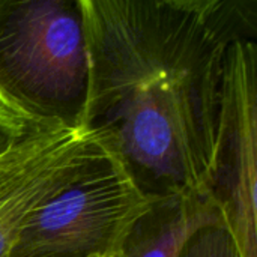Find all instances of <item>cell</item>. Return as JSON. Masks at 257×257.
<instances>
[{
    "label": "cell",
    "mask_w": 257,
    "mask_h": 257,
    "mask_svg": "<svg viewBox=\"0 0 257 257\" xmlns=\"http://www.w3.org/2000/svg\"><path fill=\"white\" fill-rule=\"evenodd\" d=\"M84 130L30 123L0 155V257H9L30 215L56 196L98 154Z\"/></svg>",
    "instance_id": "obj_5"
},
{
    "label": "cell",
    "mask_w": 257,
    "mask_h": 257,
    "mask_svg": "<svg viewBox=\"0 0 257 257\" xmlns=\"http://www.w3.org/2000/svg\"><path fill=\"white\" fill-rule=\"evenodd\" d=\"M241 257H257V42L235 41L226 56L211 175L205 188Z\"/></svg>",
    "instance_id": "obj_4"
},
{
    "label": "cell",
    "mask_w": 257,
    "mask_h": 257,
    "mask_svg": "<svg viewBox=\"0 0 257 257\" xmlns=\"http://www.w3.org/2000/svg\"><path fill=\"white\" fill-rule=\"evenodd\" d=\"M181 257H241V254L227 227L214 224L193 233Z\"/></svg>",
    "instance_id": "obj_7"
},
{
    "label": "cell",
    "mask_w": 257,
    "mask_h": 257,
    "mask_svg": "<svg viewBox=\"0 0 257 257\" xmlns=\"http://www.w3.org/2000/svg\"><path fill=\"white\" fill-rule=\"evenodd\" d=\"M224 224L206 193H193L154 202L123 239L119 257H181L193 233Z\"/></svg>",
    "instance_id": "obj_6"
},
{
    "label": "cell",
    "mask_w": 257,
    "mask_h": 257,
    "mask_svg": "<svg viewBox=\"0 0 257 257\" xmlns=\"http://www.w3.org/2000/svg\"><path fill=\"white\" fill-rule=\"evenodd\" d=\"M9 257H18V256H9ZM29 257H68V256H29Z\"/></svg>",
    "instance_id": "obj_9"
},
{
    "label": "cell",
    "mask_w": 257,
    "mask_h": 257,
    "mask_svg": "<svg viewBox=\"0 0 257 257\" xmlns=\"http://www.w3.org/2000/svg\"><path fill=\"white\" fill-rule=\"evenodd\" d=\"M152 203L101 146L72 182L30 215L11 256H114Z\"/></svg>",
    "instance_id": "obj_3"
},
{
    "label": "cell",
    "mask_w": 257,
    "mask_h": 257,
    "mask_svg": "<svg viewBox=\"0 0 257 257\" xmlns=\"http://www.w3.org/2000/svg\"><path fill=\"white\" fill-rule=\"evenodd\" d=\"M110 257H119V254H114V256H110Z\"/></svg>",
    "instance_id": "obj_10"
},
{
    "label": "cell",
    "mask_w": 257,
    "mask_h": 257,
    "mask_svg": "<svg viewBox=\"0 0 257 257\" xmlns=\"http://www.w3.org/2000/svg\"><path fill=\"white\" fill-rule=\"evenodd\" d=\"M89 80L81 128L151 202L205 193L229 47L256 0H80Z\"/></svg>",
    "instance_id": "obj_1"
},
{
    "label": "cell",
    "mask_w": 257,
    "mask_h": 257,
    "mask_svg": "<svg viewBox=\"0 0 257 257\" xmlns=\"http://www.w3.org/2000/svg\"><path fill=\"white\" fill-rule=\"evenodd\" d=\"M87 80L80 0H0L3 107L33 125L80 130Z\"/></svg>",
    "instance_id": "obj_2"
},
{
    "label": "cell",
    "mask_w": 257,
    "mask_h": 257,
    "mask_svg": "<svg viewBox=\"0 0 257 257\" xmlns=\"http://www.w3.org/2000/svg\"><path fill=\"white\" fill-rule=\"evenodd\" d=\"M30 123L0 104V155L11 149L29 130Z\"/></svg>",
    "instance_id": "obj_8"
}]
</instances>
